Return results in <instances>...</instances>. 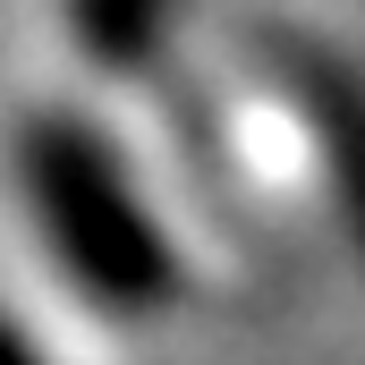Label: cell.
I'll return each mask as SVG.
<instances>
[{"instance_id": "6da1fadb", "label": "cell", "mask_w": 365, "mask_h": 365, "mask_svg": "<svg viewBox=\"0 0 365 365\" xmlns=\"http://www.w3.org/2000/svg\"><path fill=\"white\" fill-rule=\"evenodd\" d=\"M9 170H17V204H26L51 272L68 280L93 314H110V323L170 314V297L187 280L179 247L153 221L128 153L93 128L86 110H68V102L26 110L17 145H9Z\"/></svg>"}, {"instance_id": "3957f363", "label": "cell", "mask_w": 365, "mask_h": 365, "mask_svg": "<svg viewBox=\"0 0 365 365\" xmlns=\"http://www.w3.org/2000/svg\"><path fill=\"white\" fill-rule=\"evenodd\" d=\"M0 365H51V357H43V340H34L9 306H0Z\"/></svg>"}, {"instance_id": "7a4b0ae2", "label": "cell", "mask_w": 365, "mask_h": 365, "mask_svg": "<svg viewBox=\"0 0 365 365\" xmlns=\"http://www.w3.org/2000/svg\"><path fill=\"white\" fill-rule=\"evenodd\" d=\"M60 17H68V43L102 77H136V68L162 60V43L179 26V0H60Z\"/></svg>"}]
</instances>
